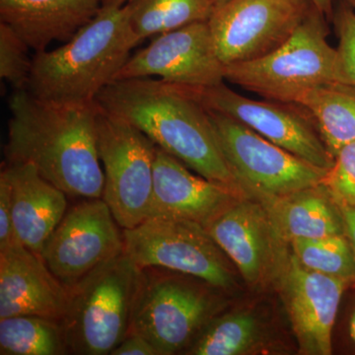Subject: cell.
<instances>
[{
    "instance_id": "cell-1",
    "label": "cell",
    "mask_w": 355,
    "mask_h": 355,
    "mask_svg": "<svg viewBox=\"0 0 355 355\" xmlns=\"http://www.w3.org/2000/svg\"><path fill=\"white\" fill-rule=\"evenodd\" d=\"M6 163H27L67 196L102 198L104 172L97 150V103L49 101L28 90L9 100Z\"/></svg>"
},
{
    "instance_id": "cell-2",
    "label": "cell",
    "mask_w": 355,
    "mask_h": 355,
    "mask_svg": "<svg viewBox=\"0 0 355 355\" xmlns=\"http://www.w3.org/2000/svg\"><path fill=\"white\" fill-rule=\"evenodd\" d=\"M95 101L191 171L249 197L224 157L207 109L189 86L150 77L121 79L103 89Z\"/></svg>"
},
{
    "instance_id": "cell-3",
    "label": "cell",
    "mask_w": 355,
    "mask_h": 355,
    "mask_svg": "<svg viewBox=\"0 0 355 355\" xmlns=\"http://www.w3.org/2000/svg\"><path fill=\"white\" fill-rule=\"evenodd\" d=\"M139 44L125 4L102 6L62 46L36 53L27 90L49 101L95 102Z\"/></svg>"
},
{
    "instance_id": "cell-4",
    "label": "cell",
    "mask_w": 355,
    "mask_h": 355,
    "mask_svg": "<svg viewBox=\"0 0 355 355\" xmlns=\"http://www.w3.org/2000/svg\"><path fill=\"white\" fill-rule=\"evenodd\" d=\"M326 19V15L311 4L284 44L263 57L225 65V80L266 100L288 104L318 84L349 83L338 50L327 40Z\"/></svg>"
},
{
    "instance_id": "cell-5",
    "label": "cell",
    "mask_w": 355,
    "mask_h": 355,
    "mask_svg": "<svg viewBox=\"0 0 355 355\" xmlns=\"http://www.w3.org/2000/svg\"><path fill=\"white\" fill-rule=\"evenodd\" d=\"M141 268L119 254L69 291L60 320L69 354L110 355L128 336Z\"/></svg>"
},
{
    "instance_id": "cell-6",
    "label": "cell",
    "mask_w": 355,
    "mask_h": 355,
    "mask_svg": "<svg viewBox=\"0 0 355 355\" xmlns=\"http://www.w3.org/2000/svg\"><path fill=\"white\" fill-rule=\"evenodd\" d=\"M189 277L165 268H141L128 333L144 336L160 355L183 354L220 310V300L209 289L214 286Z\"/></svg>"
},
{
    "instance_id": "cell-7",
    "label": "cell",
    "mask_w": 355,
    "mask_h": 355,
    "mask_svg": "<svg viewBox=\"0 0 355 355\" xmlns=\"http://www.w3.org/2000/svg\"><path fill=\"white\" fill-rule=\"evenodd\" d=\"M96 137L104 172L102 198L121 229L135 227L150 216L157 146L132 123L100 106Z\"/></svg>"
},
{
    "instance_id": "cell-8",
    "label": "cell",
    "mask_w": 355,
    "mask_h": 355,
    "mask_svg": "<svg viewBox=\"0 0 355 355\" xmlns=\"http://www.w3.org/2000/svg\"><path fill=\"white\" fill-rule=\"evenodd\" d=\"M123 249L140 268H161L191 275L218 291L234 288L229 258L200 224L151 216L123 229Z\"/></svg>"
},
{
    "instance_id": "cell-9",
    "label": "cell",
    "mask_w": 355,
    "mask_h": 355,
    "mask_svg": "<svg viewBox=\"0 0 355 355\" xmlns=\"http://www.w3.org/2000/svg\"><path fill=\"white\" fill-rule=\"evenodd\" d=\"M207 112L224 157L250 198L282 197L323 182L327 170L272 144L234 119Z\"/></svg>"
},
{
    "instance_id": "cell-10",
    "label": "cell",
    "mask_w": 355,
    "mask_h": 355,
    "mask_svg": "<svg viewBox=\"0 0 355 355\" xmlns=\"http://www.w3.org/2000/svg\"><path fill=\"white\" fill-rule=\"evenodd\" d=\"M103 198H84L67 209L41 253L67 291L123 253V229Z\"/></svg>"
},
{
    "instance_id": "cell-11",
    "label": "cell",
    "mask_w": 355,
    "mask_h": 355,
    "mask_svg": "<svg viewBox=\"0 0 355 355\" xmlns=\"http://www.w3.org/2000/svg\"><path fill=\"white\" fill-rule=\"evenodd\" d=\"M308 0H227L214 6L209 22L225 65L249 62L279 48L304 18Z\"/></svg>"
},
{
    "instance_id": "cell-12",
    "label": "cell",
    "mask_w": 355,
    "mask_h": 355,
    "mask_svg": "<svg viewBox=\"0 0 355 355\" xmlns=\"http://www.w3.org/2000/svg\"><path fill=\"white\" fill-rule=\"evenodd\" d=\"M205 108L234 119L299 158L330 170L335 158L318 132L314 121L296 105L250 99L224 83L211 87H191ZM299 107V106H298Z\"/></svg>"
},
{
    "instance_id": "cell-13",
    "label": "cell",
    "mask_w": 355,
    "mask_h": 355,
    "mask_svg": "<svg viewBox=\"0 0 355 355\" xmlns=\"http://www.w3.org/2000/svg\"><path fill=\"white\" fill-rule=\"evenodd\" d=\"M252 288L277 284L291 245L280 238L266 207L254 198H238L207 227Z\"/></svg>"
},
{
    "instance_id": "cell-14",
    "label": "cell",
    "mask_w": 355,
    "mask_h": 355,
    "mask_svg": "<svg viewBox=\"0 0 355 355\" xmlns=\"http://www.w3.org/2000/svg\"><path fill=\"white\" fill-rule=\"evenodd\" d=\"M156 76L167 83L211 87L225 80L209 22L193 23L156 36L116 74V80Z\"/></svg>"
},
{
    "instance_id": "cell-15",
    "label": "cell",
    "mask_w": 355,
    "mask_h": 355,
    "mask_svg": "<svg viewBox=\"0 0 355 355\" xmlns=\"http://www.w3.org/2000/svg\"><path fill=\"white\" fill-rule=\"evenodd\" d=\"M277 284L300 354H331L334 324L349 282L306 268L291 252Z\"/></svg>"
},
{
    "instance_id": "cell-16",
    "label": "cell",
    "mask_w": 355,
    "mask_h": 355,
    "mask_svg": "<svg viewBox=\"0 0 355 355\" xmlns=\"http://www.w3.org/2000/svg\"><path fill=\"white\" fill-rule=\"evenodd\" d=\"M241 198L246 197L193 174L181 161L156 147L149 217L182 219L205 228Z\"/></svg>"
},
{
    "instance_id": "cell-17",
    "label": "cell",
    "mask_w": 355,
    "mask_h": 355,
    "mask_svg": "<svg viewBox=\"0 0 355 355\" xmlns=\"http://www.w3.org/2000/svg\"><path fill=\"white\" fill-rule=\"evenodd\" d=\"M69 291L43 259L17 241L0 250V319L35 315L60 320Z\"/></svg>"
},
{
    "instance_id": "cell-18",
    "label": "cell",
    "mask_w": 355,
    "mask_h": 355,
    "mask_svg": "<svg viewBox=\"0 0 355 355\" xmlns=\"http://www.w3.org/2000/svg\"><path fill=\"white\" fill-rule=\"evenodd\" d=\"M12 200L13 224L18 240L41 257L51 233L67 211V195L27 163L4 164Z\"/></svg>"
},
{
    "instance_id": "cell-19",
    "label": "cell",
    "mask_w": 355,
    "mask_h": 355,
    "mask_svg": "<svg viewBox=\"0 0 355 355\" xmlns=\"http://www.w3.org/2000/svg\"><path fill=\"white\" fill-rule=\"evenodd\" d=\"M101 7V0H0V18L38 53L69 41Z\"/></svg>"
},
{
    "instance_id": "cell-20",
    "label": "cell",
    "mask_w": 355,
    "mask_h": 355,
    "mask_svg": "<svg viewBox=\"0 0 355 355\" xmlns=\"http://www.w3.org/2000/svg\"><path fill=\"white\" fill-rule=\"evenodd\" d=\"M259 200L280 238L288 245L296 239L345 234L340 207L322 183L282 197Z\"/></svg>"
},
{
    "instance_id": "cell-21",
    "label": "cell",
    "mask_w": 355,
    "mask_h": 355,
    "mask_svg": "<svg viewBox=\"0 0 355 355\" xmlns=\"http://www.w3.org/2000/svg\"><path fill=\"white\" fill-rule=\"evenodd\" d=\"M293 104L309 114L334 158L343 147L355 141V86L352 84H318L303 91Z\"/></svg>"
},
{
    "instance_id": "cell-22",
    "label": "cell",
    "mask_w": 355,
    "mask_h": 355,
    "mask_svg": "<svg viewBox=\"0 0 355 355\" xmlns=\"http://www.w3.org/2000/svg\"><path fill=\"white\" fill-rule=\"evenodd\" d=\"M263 340V326L253 312L231 311L212 317L183 354H251L260 349Z\"/></svg>"
},
{
    "instance_id": "cell-23",
    "label": "cell",
    "mask_w": 355,
    "mask_h": 355,
    "mask_svg": "<svg viewBox=\"0 0 355 355\" xmlns=\"http://www.w3.org/2000/svg\"><path fill=\"white\" fill-rule=\"evenodd\" d=\"M128 21L137 42L207 22L214 10L210 0H130Z\"/></svg>"
},
{
    "instance_id": "cell-24",
    "label": "cell",
    "mask_w": 355,
    "mask_h": 355,
    "mask_svg": "<svg viewBox=\"0 0 355 355\" xmlns=\"http://www.w3.org/2000/svg\"><path fill=\"white\" fill-rule=\"evenodd\" d=\"M0 354H69L62 324L35 315L0 319Z\"/></svg>"
},
{
    "instance_id": "cell-25",
    "label": "cell",
    "mask_w": 355,
    "mask_h": 355,
    "mask_svg": "<svg viewBox=\"0 0 355 355\" xmlns=\"http://www.w3.org/2000/svg\"><path fill=\"white\" fill-rule=\"evenodd\" d=\"M291 249L306 268L355 286V254L347 235L296 239Z\"/></svg>"
},
{
    "instance_id": "cell-26",
    "label": "cell",
    "mask_w": 355,
    "mask_h": 355,
    "mask_svg": "<svg viewBox=\"0 0 355 355\" xmlns=\"http://www.w3.org/2000/svg\"><path fill=\"white\" fill-rule=\"evenodd\" d=\"M29 49L12 28L0 23V76L15 91L29 86L33 67Z\"/></svg>"
},
{
    "instance_id": "cell-27",
    "label": "cell",
    "mask_w": 355,
    "mask_h": 355,
    "mask_svg": "<svg viewBox=\"0 0 355 355\" xmlns=\"http://www.w3.org/2000/svg\"><path fill=\"white\" fill-rule=\"evenodd\" d=\"M322 184L338 205L355 207V141L338 151Z\"/></svg>"
},
{
    "instance_id": "cell-28",
    "label": "cell",
    "mask_w": 355,
    "mask_h": 355,
    "mask_svg": "<svg viewBox=\"0 0 355 355\" xmlns=\"http://www.w3.org/2000/svg\"><path fill=\"white\" fill-rule=\"evenodd\" d=\"M334 24L338 38L336 50L340 55L343 72L349 84L355 86V12L352 6L343 3L334 12Z\"/></svg>"
},
{
    "instance_id": "cell-29",
    "label": "cell",
    "mask_w": 355,
    "mask_h": 355,
    "mask_svg": "<svg viewBox=\"0 0 355 355\" xmlns=\"http://www.w3.org/2000/svg\"><path fill=\"white\" fill-rule=\"evenodd\" d=\"M19 241L13 224L11 188L6 172L0 173V250ZM20 242V241H19Z\"/></svg>"
},
{
    "instance_id": "cell-30",
    "label": "cell",
    "mask_w": 355,
    "mask_h": 355,
    "mask_svg": "<svg viewBox=\"0 0 355 355\" xmlns=\"http://www.w3.org/2000/svg\"><path fill=\"white\" fill-rule=\"evenodd\" d=\"M110 355H160L153 343L135 333L128 336L116 345Z\"/></svg>"
},
{
    "instance_id": "cell-31",
    "label": "cell",
    "mask_w": 355,
    "mask_h": 355,
    "mask_svg": "<svg viewBox=\"0 0 355 355\" xmlns=\"http://www.w3.org/2000/svg\"><path fill=\"white\" fill-rule=\"evenodd\" d=\"M342 211L343 223H345V233L349 238L355 254V207L347 205H338Z\"/></svg>"
},
{
    "instance_id": "cell-32",
    "label": "cell",
    "mask_w": 355,
    "mask_h": 355,
    "mask_svg": "<svg viewBox=\"0 0 355 355\" xmlns=\"http://www.w3.org/2000/svg\"><path fill=\"white\" fill-rule=\"evenodd\" d=\"M312 6L316 7L318 10L326 15L327 18L333 20L334 17V6L333 0H308Z\"/></svg>"
},
{
    "instance_id": "cell-33",
    "label": "cell",
    "mask_w": 355,
    "mask_h": 355,
    "mask_svg": "<svg viewBox=\"0 0 355 355\" xmlns=\"http://www.w3.org/2000/svg\"><path fill=\"white\" fill-rule=\"evenodd\" d=\"M130 0H101L102 6H123Z\"/></svg>"
},
{
    "instance_id": "cell-34",
    "label": "cell",
    "mask_w": 355,
    "mask_h": 355,
    "mask_svg": "<svg viewBox=\"0 0 355 355\" xmlns=\"http://www.w3.org/2000/svg\"><path fill=\"white\" fill-rule=\"evenodd\" d=\"M349 334L350 338H352V340L355 343V310L354 314H352V319H350Z\"/></svg>"
},
{
    "instance_id": "cell-35",
    "label": "cell",
    "mask_w": 355,
    "mask_h": 355,
    "mask_svg": "<svg viewBox=\"0 0 355 355\" xmlns=\"http://www.w3.org/2000/svg\"><path fill=\"white\" fill-rule=\"evenodd\" d=\"M212 3L214 4V6H219V4L224 3V2L227 1V0H210Z\"/></svg>"
},
{
    "instance_id": "cell-36",
    "label": "cell",
    "mask_w": 355,
    "mask_h": 355,
    "mask_svg": "<svg viewBox=\"0 0 355 355\" xmlns=\"http://www.w3.org/2000/svg\"><path fill=\"white\" fill-rule=\"evenodd\" d=\"M343 2L349 4V6H352V8H355V0H343Z\"/></svg>"
}]
</instances>
